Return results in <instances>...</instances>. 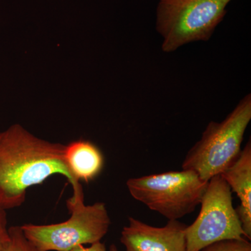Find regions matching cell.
<instances>
[{
    "label": "cell",
    "instance_id": "cell-2",
    "mask_svg": "<svg viewBox=\"0 0 251 251\" xmlns=\"http://www.w3.org/2000/svg\"><path fill=\"white\" fill-rule=\"evenodd\" d=\"M251 120V94H247L221 122H211L201 140L188 151L182 169L209 181L221 175L239 156Z\"/></svg>",
    "mask_w": 251,
    "mask_h": 251
},
{
    "label": "cell",
    "instance_id": "cell-6",
    "mask_svg": "<svg viewBox=\"0 0 251 251\" xmlns=\"http://www.w3.org/2000/svg\"><path fill=\"white\" fill-rule=\"evenodd\" d=\"M197 219L186 228V251H201L214 243L247 239L232 191L221 175L211 178L201 200Z\"/></svg>",
    "mask_w": 251,
    "mask_h": 251
},
{
    "label": "cell",
    "instance_id": "cell-12",
    "mask_svg": "<svg viewBox=\"0 0 251 251\" xmlns=\"http://www.w3.org/2000/svg\"><path fill=\"white\" fill-rule=\"evenodd\" d=\"M90 247H85V246H79L67 251H107L106 247L103 243L99 242L90 244Z\"/></svg>",
    "mask_w": 251,
    "mask_h": 251
},
{
    "label": "cell",
    "instance_id": "cell-13",
    "mask_svg": "<svg viewBox=\"0 0 251 251\" xmlns=\"http://www.w3.org/2000/svg\"><path fill=\"white\" fill-rule=\"evenodd\" d=\"M8 232L6 209L0 202V234Z\"/></svg>",
    "mask_w": 251,
    "mask_h": 251
},
{
    "label": "cell",
    "instance_id": "cell-11",
    "mask_svg": "<svg viewBox=\"0 0 251 251\" xmlns=\"http://www.w3.org/2000/svg\"><path fill=\"white\" fill-rule=\"evenodd\" d=\"M201 251H251V244L248 239H232L214 243Z\"/></svg>",
    "mask_w": 251,
    "mask_h": 251
},
{
    "label": "cell",
    "instance_id": "cell-4",
    "mask_svg": "<svg viewBox=\"0 0 251 251\" xmlns=\"http://www.w3.org/2000/svg\"><path fill=\"white\" fill-rule=\"evenodd\" d=\"M71 216L50 225L25 224V236L41 251H67L79 246L100 242L108 233L111 221L105 204L86 205L85 198L68 200Z\"/></svg>",
    "mask_w": 251,
    "mask_h": 251
},
{
    "label": "cell",
    "instance_id": "cell-14",
    "mask_svg": "<svg viewBox=\"0 0 251 251\" xmlns=\"http://www.w3.org/2000/svg\"><path fill=\"white\" fill-rule=\"evenodd\" d=\"M9 242V230L4 233L0 234V251H6Z\"/></svg>",
    "mask_w": 251,
    "mask_h": 251
},
{
    "label": "cell",
    "instance_id": "cell-5",
    "mask_svg": "<svg viewBox=\"0 0 251 251\" xmlns=\"http://www.w3.org/2000/svg\"><path fill=\"white\" fill-rule=\"evenodd\" d=\"M209 181L191 171L168 172L131 178L126 186L132 197L168 220H178L194 211Z\"/></svg>",
    "mask_w": 251,
    "mask_h": 251
},
{
    "label": "cell",
    "instance_id": "cell-15",
    "mask_svg": "<svg viewBox=\"0 0 251 251\" xmlns=\"http://www.w3.org/2000/svg\"><path fill=\"white\" fill-rule=\"evenodd\" d=\"M109 251H120L117 249V248L116 247V246L114 245V244H112L111 245V247H110V250Z\"/></svg>",
    "mask_w": 251,
    "mask_h": 251
},
{
    "label": "cell",
    "instance_id": "cell-10",
    "mask_svg": "<svg viewBox=\"0 0 251 251\" xmlns=\"http://www.w3.org/2000/svg\"><path fill=\"white\" fill-rule=\"evenodd\" d=\"M9 242L6 251H41L27 239L21 226H14L8 229Z\"/></svg>",
    "mask_w": 251,
    "mask_h": 251
},
{
    "label": "cell",
    "instance_id": "cell-8",
    "mask_svg": "<svg viewBox=\"0 0 251 251\" xmlns=\"http://www.w3.org/2000/svg\"><path fill=\"white\" fill-rule=\"evenodd\" d=\"M241 203L235 208L246 238L251 239V143L248 142L239 156L221 174Z\"/></svg>",
    "mask_w": 251,
    "mask_h": 251
},
{
    "label": "cell",
    "instance_id": "cell-7",
    "mask_svg": "<svg viewBox=\"0 0 251 251\" xmlns=\"http://www.w3.org/2000/svg\"><path fill=\"white\" fill-rule=\"evenodd\" d=\"M186 227L178 220L156 227L129 217L120 240L126 251H186Z\"/></svg>",
    "mask_w": 251,
    "mask_h": 251
},
{
    "label": "cell",
    "instance_id": "cell-3",
    "mask_svg": "<svg viewBox=\"0 0 251 251\" xmlns=\"http://www.w3.org/2000/svg\"><path fill=\"white\" fill-rule=\"evenodd\" d=\"M231 1L160 0L156 29L163 38L162 50L170 53L190 43L209 41Z\"/></svg>",
    "mask_w": 251,
    "mask_h": 251
},
{
    "label": "cell",
    "instance_id": "cell-1",
    "mask_svg": "<svg viewBox=\"0 0 251 251\" xmlns=\"http://www.w3.org/2000/svg\"><path fill=\"white\" fill-rule=\"evenodd\" d=\"M64 150L65 145L36 138L19 125L0 132V202L6 210L22 205L28 188L54 175L70 183L72 198H85L66 165Z\"/></svg>",
    "mask_w": 251,
    "mask_h": 251
},
{
    "label": "cell",
    "instance_id": "cell-9",
    "mask_svg": "<svg viewBox=\"0 0 251 251\" xmlns=\"http://www.w3.org/2000/svg\"><path fill=\"white\" fill-rule=\"evenodd\" d=\"M64 158L69 172L78 181L94 179L103 166L100 150L88 140H75L65 145Z\"/></svg>",
    "mask_w": 251,
    "mask_h": 251
}]
</instances>
